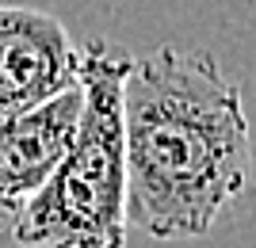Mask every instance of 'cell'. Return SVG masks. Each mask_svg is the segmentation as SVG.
I'll list each match as a JSON object with an SVG mask.
<instances>
[{
	"mask_svg": "<svg viewBox=\"0 0 256 248\" xmlns=\"http://www.w3.org/2000/svg\"><path fill=\"white\" fill-rule=\"evenodd\" d=\"M80 50L42 8L0 4V119L76 88Z\"/></svg>",
	"mask_w": 256,
	"mask_h": 248,
	"instance_id": "obj_3",
	"label": "cell"
},
{
	"mask_svg": "<svg viewBox=\"0 0 256 248\" xmlns=\"http://www.w3.org/2000/svg\"><path fill=\"white\" fill-rule=\"evenodd\" d=\"M80 84L31 111L0 119V206L20 210L54 176L76 138Z\"/></svg>",
	"mask_w": 256,
	"mask_h": 248,
	"instance_id": "obj_4",
	"label": "cell"
},
{
	"mask_svg": "<svg viewBox=\"0 0 256 248\" xmlns=\"http://www.w3.org/2000/svg\"><path fill=\"white\" fill-rule=\"evenodd\" d=\"M126 222L192 241L245 195L252 138L241 88L206 50L160 46L122 76Z\"/></svg>",
	"mask_w": 256,
	"mask_h": 248,
	"instance_id": "obj_1",
	"label": "cell"
},
{
	"mask_svg": "<svg viewBox=\"0 0 256 248\" xmlns=\"http://www.w3.org/2000/svg\"><path fill=\"white\" fill-rule=\"evenodd\" d=\"M130 57L107 38L80 54V119L65 161L12 214L20 248H126L122 76Z\"/></svg>",
	"mask_w": 256,
	"mask_h": 248,
	"instance_id": "obj_2",
	"label": "cell"
}]
</instances>
